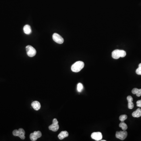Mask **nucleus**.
I'll return each instance as SVG.
<instances>
[{
    "mask_svg": "<svg viewBox=\"0 0 141 141\" xmlns=\"http://www.w3.org/2000/svg\"><path fill=\"white\" fill-rule=\"evenodd\" d=\"M136 104H137V106L138 107H141V99L137 101L136 102Z\"/></svg>",
    "mask_w": 141,
    "mask_h": 141,
    "instance_id": "20",
    "label": "nucleus"
},
{
    "mask_svg": "<svg viewBox=\"0 0 141 141\" xmlns=\"http://www.w3.org/2000/svg\"><path fill=\"white\" fill-rule=\"evenodd\" d=\"M127 100L128 102V109H132L134 107V104L132 102L133 101V98L131 96H128L127 97Z\"/></svg>",
    "mask_w": 141,
    "mask_h": 141,
    "instance_id": "10",
    "label": "nucleus"
},
{
    "mask_svg": "<svg viewBox=\"0 0 141 141\" xmlns=\"http://www.w3.org/2000/svg\"><path fill=\"white\" fill-rule=\"evenodd\" d=\"M13 134L14 136H18L21 139L24 140L25 138V132L23 128H20L18 130H14L13 131Z\"/></svg>",
    "mask_w": 141,
    "mask_h": 141,
    "instance_id": "3",
    "label": "nucleus"
},
{
    "mask_svg": "<svg viewBox=\"0 0 141 141\" xmlns=\"http://www.w3.org/2000/svg\"><path fill=\"white\" fill-rule=\"evenodd\" d=\"M91 137L93 139L95 140L96 141H99L101 140L102 138V135L101 132H94L91 135Z\"/></svg>",
    "mask_w": 141,
    "mask_h": 141,
    "instance_id": "9",
    "label": "nucleus"
},
{
    "mask_svg": "<svg viewBox=\"0 0 141 141\" xmlns=\"http://www.w3.org/2000/svg\"><path fill=\"white\" fill-rule=\"evenodd\" d=\"M119 127L122 128L123 130H126L127 129V126L124 122H122L119 124Z\"/></svg>",
    "mask_w": 141,
    "mask_h": 141,
    "instance_id": "16",
    "label": "nucleus"
},
{
    "mask_svg": "<svg viewBox=\"0 0 141 141\" xmlns=\"http://www.w3.org/2000/svg\"><path fill=\"white\" fill-rule=\"evenodd\" d=\"M68 136H69V133L68 132L66 131H62L58 134V138L59 139L62 140L65 138L67 137Z\"/></svg>",
    "mask_w": 141,
    "mask_h": 141,
    "instance_id": "12",
    "label": "nucleus"
},
{
    "mask_svg": "<svg viewBox=\"0 0 141 141\" xmlns=\"http://www.w3.org/2000/svg\"><path fill=\"white\" fill-rule=\"evenodd\" d=\"M84 66V63L82 61H77L72 66L71 69L72 71L77 72L80 71Z\"/></svg>",
    "mask_w": 141,
    "mask_h": 141,
    "instance_id": "1",
    "label": "nucleus"
},
{
    "mask_svg": "<svg viewBox=\"0 0 141 141\" xmlns=\"http://www.w3.org/2000/svg\"><path fill=\"white\" fill-rule=\"evenodd\" d=\"M127 132L126 130L117 131L116 133V138L123 140L127 138Z\"/></svg>",
    "mask_w": 141,
    "mask_h": 141,
    "instance_id": "5",
    "label": "nucleus"
},
{
    "mask_svg": "<svg viewBox=\"0 0 141 141\" xmlns=\"http://www.w3.org/2000/svg\"><path fill=\"white\" fill-rule=\"evenodd\" d=\"M101 141H106V140H101Z\"/></svg>",
    "mask_w": 141,
    "mask_h": 141,
    "instance_id": "22",
    "label": "nucleus"
},
{
    "mask_svg": "<svg viewBox=\"0 0 141 141\" xmlns=\"http://www.w3.org/2000/svg\"><path fill=\"white\" fill-rule=\"evenodd\" d=\"M31 106L35 110L38 111L41 109V103L39 101H33L31 103Z\"/></svg>",
    "mask_w": 141,
    "mask_h": 141,
    "instance_id": "11",
    "label": "nucleus"
},
{
    "mask_svg": "<svg viewBox=\"0 0 141 141\" xmlns=\"http://www.w3.org/2000/svg\"><path fill=\"white\" fill-rule=\"evenodd\" d=\"M41 136H42V133L40 131H35L30 134V140L32 141H35L37 140V139L41 138Z\"/></svg>",
    "mask_w": 141,
    "mask_h": 141,
    "instance_id": "8",
    "label": "nucleus"
},
{
    "mask_svg": "<svg viewBox=\"0 0 141 141\" xmlns=\"http://www.w3.org/2000/svg\"><path fill=\"white\" fill-rule=\"evenodd\" d=\"M132 94H136L137 97H140L141 96V89H138L136 88H134L132 91Z\"/></svg>",
    "mask_w": 141,
    "mask_h": 141,
    "instance_id": "15",
    "label": "nucleus"
},
{
    "mask_svg": "<svg viewBox=\"0 0 141 141\" xmlns=\"http://www.w3.org/2000/svg\"><path fill=\"white\" fill-rule=\"evenodd\" d=\"M132 116L134 118H139L141 116V109L138 108L132 113Z\"/></svg>",
    "mask_w": 141,
    "mask_h": 141,
    "instance_id": "14",
    "label": "nucleus"
},
{
    "mask_svg": "<svg viewBox=\"0 0 141 141\" xmlns=\"http://www.w3.org/2000/svg\"><path fill=\"white\" fill-rule=\"evenodd\" d=\"M127 115L124 114V115H122L120 116V117H119V119L121 122H124L125 120L127 119Z\"/></svg>",
    "mask_w": 141,
    "mask_h": 141,
    "instance_id": "18",
    "label": "nucleus"
},
{
    "mask_svg": "<svg viewBox=\"0 0 141 141\" xmlns=\"http://www.w3.org/2000/svg\"><path fill=\"white\" fill-rule=\"evenodd\" d=\"M53 39L55 42L59 44H62L64 42V39L60 35L56 33H55L53 34Z\"/></svg>",
    "mask_w": 141,
    "mask_h": 141,
    "instance_id": "7",
    "label": "nucleus"
},
{
    "mask_svg": "<svg viewBox=\"0 0 141 141\" xmlns=\"http://www.w3.org/2000/svg\"><path fill=\"white\" fill-rule=\"evenodd\" d=\"M138 67H140V68H141V63H140V64H139Z\"/></svg>",
    "mask_w": 141,
    "mask_h": 141,
    "instance_id": "21",
    "label": "nucleus"
},
{
    "mask_svg": "<svg viewBox=\"0 0 141 141\" xmlns=\"http://www.w3.org/2000/svg\"><path fill=\"white\" fill-rule=\"evenodd\" d=\"M26 52L28 56L30 57H33L36 55L37 51L34 47L30 45L26 47Z\"/></svg>",
    "mask_w": 141,
    "mask_h": 141,
    "instance_id": "4",
    "label": "nucleus"
},
{
    "mask_svg": "<svg viewBox=\"0 0 141 141\" xmlns=\"http://www.w3.org/2000/svg\"><path fill=\"white\" fill-rule=\"evenodd\" d=\"M126 55V53L125 51L116 49L113 51L112 53V56L114 59H118L120 57H124Z\"/></svg>",
    "mask_w": 141,
    "mask_h": 141,
    "instance_id": "2",
    "label": "nucleus"
},
{
    "mask_svg": "<svg viewBox=\"0 0 141 141\" xmlns=\"http://www.w3.org/2000/svg\"><path fill=\"white\" fill-rule=\"evenodd\" d=\"M136 72L138 75H141V68L138 67V68L136 70Z\"/></svg>",
    "mask_w": 141,
    "mask_h": 141,
    "instance_id": "19",
    "label": "nucleus"
},
{
    "mask_svg": "<svg viewBox=\"0 0 141 141\" xmlns=\"http://www.w3.org/2000/svg\"><path fill=\"white\" fill-rule=\"evenodd\" d=\"M23 30L24 33L27 35H29L32 32L31 27L29 25H26L24 27Z\"/></svg>",
    "mask_w": 141,
    "mask_h": 141,
    "instance_id": "13",
    "label": "nucleus"
},
{
    "mask_svg": "<svg viewBox=\"0 0 141 141\" xmlns=\"http://www.w3.org/2000/svg\"><path fill=\"white\" fill-rule=\"evenodd\" d=\"M77 91L78 92H79V93L81 92L83 89V85H82V84L80 83H78L77 84Z\"/></svg>",
    "mask_w": 141,
    "mask_h": 141,
    "instance_id": "17",
    "label": "nucleus"
},
{
    "mask_svg": "<svg viewBox=\"0 0 141 141\" xmlns=\"http://www.w3.org/2000/svg\"><path fill=\"white\" fill-rule=\"evenodd\" d=\"M58 122L56 118H54L53 120V124L49 126V128L50 130L54 132H56L59 129V125L58 124Z\"/></svg>",
    "mask_w": 141,
    "mask_h": 141,
    "instance_id": "6",
    "label": "nucleus"
}]
</instances>
